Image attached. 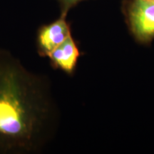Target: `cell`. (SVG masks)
<instances>
[{"mask_svg":"<svg viewBox=\"0 0 154 154\" xmlns=\"http://www.w3.org/2000/svg\"><path fill=\"white\" fill-rule=\"evenodd\" d=\"M49 84L0 49V154H29L43 149L54 115Z\"/></svg>","mask_w":154,"mask_h":154,"instance_id":"obj_1","label":"cell"},{"mask_svg":"<svg viewBox=\"0 0 154 154\" xmlns=\"http://www.w3.org/2000/svg\"><path fill=\"white\" fill-rule=\"evenodd\" d=\"M124 11L130 32L138 43L154 39V0H127Z\"/></svg>","mask_w":154,"mask_h":154,"instance_id":"obj_2","label":"cell"},{"mask_svg":"<svg viewBox=\"0 0 154 154\" xmlns=\"http://www.w3.org/2000/svg\"><path fill=\"white\" fill-rule=\"evenodd\" d=\"M66 14H61L59 19L49 24H44L36 32V46L38 56L49 55L69 36L72 35L70 25L66 21Z\"/></svg>","mask_w":154,"mask_h":154,"instance_id":"obj_3","label":"cell"},{"mask_svg":"<svg viewBox=\"0 0 154 154\" xmlns=\"http://www.w3.org/2000/svg\"><path fill=\"white\" fill-rule=\"evenodd\" d=\"M81 54L79 44L72 34L58 46L48 58L53 69L62 71L68 75H73Z\"/></svg>","mask_w":154,"mask_h":154,"instance_id":"obj_4","label":"cell"},{"mask_svg":"<svg viewBox=\"0 0 154 154\" xmlns=\"http://www.w3.org/2000/svg\"><path fill=\"white\" fill-rule=\"evenodd\" d=\"M60 3L61 8V14H66L68 11L79 2L83 0H58Z\"/></svg>","mask_w":154,"mask_h":154,"instance_id":"obj_5","label":"cell"}]
</instances>
